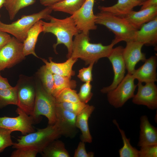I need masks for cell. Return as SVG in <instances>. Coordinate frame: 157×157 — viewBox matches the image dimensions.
Masks as SVG:
<instances>
[{"mask_svg":"<svg viewBox=\"0 0 157 157\" xmlns=\"http://www.w3.org/2000/svg\"><path fill=\"white\" fill-rule=\"evenodd\" d=\"M12 87L9 84L7 78L2 77L0 74V89L10 88Z\"/></svg>","mask_w":157,"mask_h":157,"instance_id":"cell-41","label":"cell"},{"mask_svg":"<svg viewBox=\"0 0 157 157\" xmlns=\"http://www.w3.org/2000/svg\"><path fill=\"white\" fill-rule=\"evenodd\" d=\"M139 6H141V10L157 6V0H147L141 2Z\"/></svg>","mask_w":157,"mask_h":157,"instance_id":"cell-40","label":"cell"},{"mask_svg":"<svg viewBox=\"0 0 157 157\" xmlns=\"http://www.w3.org/2000/svg\"><path fill=\"white\" fill-rule=\"evenodd\" d=\"M96 16V24L104 26L115 34V38L112 41L115 44L122 41L134 40L137 30L124 18L101 11Z\"/></svg>","mask_w":157,"mask_h":157,"instance_id":"cell-4","label":"cell"},{"mask_svg":"<svg viewBox=\"0 0 157 157\" xmlns=\"http://www.w3.org/2000/svg\"><path fill=\"white\" fill-rule=\"evenodd\" d=\"M45 63L47 67L53 74L66 76L71 78L75 74V71L72 70V67L78 60L70 57L65 62L62 63H56L53 62L52 58H49V62L44 58H40Z\"/></svg>","mask_w":157,"mask_h":157,"instance_id":"cell-21","label":"cell"},{"mask_svg":"<svg viewBox=\"0 0 157 157\" xmlns=\"http://www.w3.org/2000/svg\"><path fill=\"white\" fill-rule=\"evenodd\" d=\"M36 77L44 89L52 94L54 85L53 74L45 65L41 66L38 70L36 73Z\"/></svg>","mask_w":157,"mask_h":157,"instance_id":"cell-27","label":"cell"},{"mask_svg":"<svg viewBox=\"0 0 157 157\" xmlns=\"http://www.w3.org/2000/svg\"><path fill=\"white\" fill-rule=\"evenodd\" d=\"M90 40L89 35L83 32L75 35L71 57L80 58L84 61L86 65L95 63L101 58H108L115 45L112 42L110 44L104 46L101 43H91Z\"/></svg>","mask_w":157,"mask_h":157,"instance_id":"cell-1","label":"cell"},{"mask_svg":"<svg viewBox=\"0 0 157 157\" xmlns=\"http://www.w3.org/2000/svg\"><path fill=\"white\" fill-rule=\"evenodd\" d=\"M144 44L135 41L126 42V45L123 50V56L128 73L132 74L135 70L136 64L140 61L144 62L146 59L141 49Z\"/></svg>","mask_w":157,"mask_h":157,"instance_id":"cell-14","label":"cell"},{"mask_svg":"<svg viewBox=\"0 0 157 157\" xmlns=\"http://www.w3.org/2000/svg\"><path fill=\"white\" fill-rule=\"evenodd\" d=\"M53 10L49 6L39 12L28 15H23L10 24L0 21V30L11 34L18 40L23 43L28 31L37 22L42 19L49 20Z\"/></svg>","mask_w":157,"mask_h":157,"instance_id":"cell-5","label":"cell"},{"mask_svg":"<svg viewBox=\"0 0 157 157\" xmlns=\"http://www.w3.org/2000/svg\"><path fill=\"white\" fill-rule=\"evenodd\" d=\"M34 78L35 97L33 112L31 116L35 122L39 121L41 115H44L47 118L48 125H53L56 121V111L57 103L55 97L44 89L37 77Z\"/></svg>","mask_w":157,"mask_h":157,"instance_id":"cell-6","label":"cell"},{"mask_svg":"<svg viewBox=\"0 0 157 157\" xmlns=\"http://www.w3.org/2000/svg\"><path fill=\"white\" fill-rule=\"evenodd\" d=\"M38 152L36 150L27 148L16 149L12 153L11 157H35Z\"/></svg>","mask_w":157,"mask_h":157,"instance_id":"cell-37","label":"cell"},{"mask_svg":"<svg viewBox=\"0 0 157 157\" xmlns=\"http://www.w3.org/2000/svg\"><path fill=\"white\" fill-rule=\"evenodd\" d=\"M1 15H0V17H1Z\"/></svg>","mask_w":157,"mask_h":157,"instance_id":"cell-45","label":"cell"},{"mask_svg":"<svg viewBox=\"0 0 157 157\" xmlns=\"http://www.w3.org/2000/svg\"><path fill=\"white\" fill-rule=\"evenodd\" d=\"M41 20L36 22L28 31L26 37L23 43V52L25 57L32 54L39 58L36 54L35 49L38 36L43 31Z\"/></svg>","mask_w":157,"mask_h":157,"instance_id":"cell-23","label":"cell"},{"mask_svg":"<svg viewBox=\"0 0 157 157\" xmlns=\"http://www.w3.org/2000/svg\"><path fill=\"white\" fill-rule=\"evenodd\" d=\"M6 0H0V9L3 6Z\"/></svg>","mask_w":157,"mask_h":157,"instance_id":"cell-43","label":"cell"},{"mask_svg":"<svg viewBox=\"0 0 157 157\" xmlns=\"http://www.w3.org/2000/svg\"><path fill=\"white\" fill-rule=\"evenodd\" d=\"M94 63L89 64L87 67H83L79 71L78 77L83 82H91L93 80L92 71Z\"/></svg>","mask_w":157,"mask_h":157,"instance_id":"cell-36","label":"cell"},{"mask_svg":"<svg viewBox=\"0 0 157 157\" xmlns=\"http://www.w3.org/2000/svg\"><path fill=\"white\" fill-rule=\"evenodd\" d=\"M18 99L17 106L28 115L33 113L35 97L34 78L20 75L16 85Z\"/></svg>","mask_w":157,"mask_h":157,"instance_id":"cell-7","label":"cell"},{"mask_svg":"<svg viewBox=\"0 0 157 157\" xmlns=\"http://www.w3.org/2000/svg\"><path fill=\"white\" fill-rule=\"evenodd\" d=\"M140 3L138 0H118L117 3L113 6H99L98 8L100 11L123 17L133 10L134 8L139 6Z\"/></svg>","mask_w":157,"mask_h":157,"instance_id":"cell-22","label":"cell"},{"mask_svg":"<svg viewBox=\"0 0 157 157\" xmlns=\"http://www.w3.org/2000/svg\"><path fill=\"white\" fill-rule=\"evenodd\" d=\"M49 22L41 20L43 31L44 33H51L56 37L57 42L53 45L55 52L57 53L56 47L59 44H63L68 50L67 57H71L72 50L73 37L80 31L77 28L74 21L70 17L64 19H59L51 16Z\"/></svg>","mask_w":157,"mask_h":157,"instance_id":"cell-2","label":"cell"},{"mask_svg":"<svg viewBox=\"0 0 157 157\" xmlns=\"http://www.w3.org/2000/svg\"><path fill=\"white\" fill-rule=\"evenodd\" d=\"M123 48L121 46L113 48L108 57L112 65L114 76L111 84L108 86L103 88L101 90V92L102 93L107 94L115 89L125 76L126 69L123 56Z\"/></svg>","mask_w":157,"mask_h":157,"instance_id":"cell-12","label":"cell"},{"mask_svg":"<svg viewBox=\"0 0 157 157\" xmlns=\"http://www.w3.org/2000/svg\"><path fill=\"white\" fill-rule=\"evenodd\" d=\"M140 147L139 157H157V144L146 145Z\"/></svg>","mask_w":157,"mask_h":157,"instance_id":"cell-35","label":"cell"},{"mask_svg":"<svg viewBox=\"0 0 157 157\" xmlns=\"http://www.w3.org/2000/svg\"><path fill=\"white\" fill-rule=\"evenodd\" d=\"M18 99L17 87H14L0 89V108L9 105L17 106Z\"/></svg>","mask_w":157,"mask_h":157,"instance_id":"cell-30","label":"cell"},{"mask_svg":"<svg viewBox=\"0 0 157 157\" xmlns=\"http://www.w3.org/2000/svg\"><path fill=\"white\" fill-rule=\"evenodd\" d=\"M155 83H145L144 85L138 82V91L132 98V102L138 105L146 106L154 110L157 108V86Z\"/></svg>","mask_w":157,"mask_h":157,"instance_id":"cell-13","label":"cell"},{"mask_svg":"<svg viewBox=\"0 0 157 157\" xmlns=\"http://www.w3.org/2000/svg\"><path fill=\"white\" fill-rule=\"evenodd\" d=\"M138 0L140 1V2H142L144 1H146L147 0Z\"/></svg>","mask_w":157,"mask_h":157,"instance_id":"cell-44","label":"cell"},{"mask_svg":"<svg viewBox=\"0 0 157 157\" xmlns=\"http://www.w3.org/2000/svg\"><path fill=\"white\" fill-rule=\"evenodd\" d=\"M23 48V43L13 37L0 49V74L1 71L13 67L24 59Z\"/></svg>","mask_w":157,"mask_h":157,"instance_id":"cell-9","label":"cell"},{"mask_svg":"<svg viewBox=\"0 0 157 157\" xmlns=\"http://www.w3.org/2000/svg\"><path fill=\"white\" fill-rule=\"evenodd\" d=\"M55 97L56 102H76L80 101L77 91L70 88H66L62 90Z\"/></svg>","mask_w":157,"mask_h":157,"instance_id":"cell-31","label":"cell"},{"mask_svg":"<svg viewBox=\"0 0 157 157\" xmlns=\"http://www.w3.org/2000/svg\"><path fill=\"white\" fill-rule=\"evenodd\" d=\"M157 6H153L138 11L133 10L122 17L134 28L138 30L142 26L157 17Z\"/></svg>","mask_w":157,"mask_h":157,"instance_id":"cell-17","label":"cell"},{"mask_svg":"<svg viewBox=\"0 0 157 157\" xmlns=\"http://www.w3.org/2000/svg\"><path fill=\"white\" fill-rule=\"evenodd\" d=\"M54 85L52 95L55 97L62 90L66 88H75L76 81L68 77L53 74Z\"/></svg>","mask_w":157,"mask_h":157,"instance_id":"cell-29","label":"cell"},{"mask_svg":"<svg viewBox=\"0 0 157 157\" xmlns=\"http://www.w3.org/2000/svg\"><path fill=\"white\" fill-rule=\"evenodd\" d=\"M61 135L55 123L53 125H48L43 129H37L36 132L19 136L17 142L14 143L12 147L33 149L41 153L49 144Z\"/></svg>","mask_w":157,"mask_h":157,"instance_id":"cell-3","label":"cell"},{"mask_svg":"<svg viewBox=\"0 0 157 157\" xmlns=\"http://www.w3.org/2000/svg\"><path fill=\"white\" fill-rule=\"evenodd\" d=\"M144 63L138 69H135L132 74L135 79L138 82L145 83L157 81L156 57L152 56L144 61Z\"/></svg>","mask_w":157,"mask_h":157,"instance_id":"cell-16","label":"cell"},{"mask_svg":"<svg viewBox=\"0 0 157 157\" xmlns=\"http://www.w3.org/2000/svg\"><path fill=\"white\" fill-rule=\"evenodd\" d=\"M63 0H40L41 4L45 6H50L54 4L59 2Z\"/></svg>","mask_w":157,"mask_h":157,"instance_id":"cell-42","label":"cell"},{"mask_svg":"<svg viewBox=\"0 0 157 157\" xmlns=\"http://www.w3.org/2000/svg\"><path fill=\"white\" fill-rule=\"evenodd\" d=\"M95 107L93 106L88 105L76 115V126L81 132V141L85 142L90 143L92 141V137L89 131L88 121Z\"/></svg>","mask_w":157,"mask_h":157,"instance_id":"cell-20","label":"cell"},{"mask_svg":"<svg viewBox=\"0 0 157 157\" xmlns=\"http://www.w3.org/2000/svg\"><path fill=\"white\" fill-rule=\"evenodd\" d=\"M13 132L11 130L0 127V153L6 147L13 145L11 135Z\"/></svg>","mask_w":157,"mask_h":157,"instance_id":"cell-33","label":"cell"},{"mask_svg":"<svg viewBox=\"0 0 157 157\" xmlns=\"http://www.w3.org/2000/svg\"><path fill=\"white\" fill-rule=\"evenodd\" d=\"M88 104L79 101L76 102H64L56 104V106L76 115Z\"/></svg>","mask_w":157,"mask_h":157,"instance_id":"cell-32","label":"cell"},{"mask_svg":"<svg viewBox=\"0 0 157 157\" xmlns=\"http://www.w3.org/2000/svg\"><path fill=\"white\" fill-rule=\"evenodd\" d=\"M90 83L87 82L83 84L77 93L80 101L86 104L91 99L93 95L91 92L92 86Z\"/></svg>","mask_w":157,"mask_h":157,"instance_id":"cell-34","label":"cell"},{"mask_svg":"<svg viewBox=\"0 0 157 157\" xmlns=\"http://www.w3.org/2000/svg\"><path fill=\"white\" fill-rule=\"evenodd\" d=\"M94 153L92 152L87 153L86 150L85 142L81 141L78 144L75 150L74 155V157H93Z\"/></svg>","mask_w":157,"mask_h":157,"instance_id":"cell-38","label":"cell"},{"mask_svg":"<svg viewBox=\"0 0 157 157\" xmlns=\"http://www.w3.org/2000/svg\"><path fill=\"white\" fill-rule=\"evenodd\" d=\"M36 0H6L3 6L8 12L10 19H13L21 9L34 4Z\"/></svg>","mask_w":157,"mask_h":157,"instance_id":"cell-28","label":"cell"},{"mask_svg":"<svg viewBox=\"0 0 157 157\" xmlns=\"http://www.w3.org/2000/svg\"><path fill=\"white\" fill-rule=\"evenodd\" d=\"M132 74H127L117 86L107 94L108 101L115 108L122 107L129 99L134 95L137 86Z\"/></svg>","mask_w":157,"mask_h":157,"instance_id":"cell-8","label":"cell"},{"mask_svg":"<svg viewBox=\"0 0 157 157\" xmlns=\"http://www.w3.org/2000/svg\"><path fill=\"white\" fill-rule=\"evenodd\" d=\"M140 124L139 147L157 144V129L149 122L147 116L143 115L140 119Z\"/></svg>","mask_w":157,"mask_h":157,"instance_id":"cell-19","label":"cell"},{"mask_svg":"<svg viewBox=\"0 0 157 157\" xmlns=\"http://www.w3.org/2000/svg\"><path fill=\"white\" fill-rule=\"evenodd\" d=\"M56 116L57 125L61 135L74 138L77 133L76 122V115L56 105Z\"/></svg>","mask_w":157,"mask_h":157,"instance_id":"cell-15","label":"cell"},{"mask_svg":"<svg viewBox=\"0 0 157 157\" xmlns=\"http://www.w3.org/2000/svg\"><path fill=\"white\" fill-rule=\"evenodd\" d=\"M86 0H63L49 7L55 11H60L72 15L83 6Z\"/></svg>","mask_w":157,"mask_h":157,"instance_id":"cell-25","label":"cell"},{"mask_svg":"<svg viewBox=\"0 0 157 157\" xmlns=\"http://www.w3.org/2000/svg\"><path fill=\"white\" fill-rule=\"evenodd\" d=\"M16 112L18 115L15 117H0V127L20 131L23 135L35 131L33 126L35 122L32 117L18 107Z\"/></svg>","mask_w":157,"mask_h":157,"instance_id":"cell-11","label":"cell"},{"mask_svg":"<svg viewBox=\"0 0 157 157\" xmlns=\"http://www.w3.org/2000/svg\"><path fill=\"white\" fill-rule=\"evenodd\" d=\"M113 122L117 127L121 135L123 145L119 150L120 157H139V150L133 147L130 142V139L127 138L124 131L120 129L115 119Z\"/></svg>","mask_w":157,"mask_h":157,"instance_id":"cell-26","label":"cell"},{"mask_svg":"<svg viewBox=\"0 0 157 157\" xmlns=\"http://www.w3.org/2000/svg\"><path fill=\"white\" fill-rule=\"evenodd\" d=\"M41 153L43 157H70L64 143L57 139L49 144Z\"/></svg>","mask_w":157,"mask_h":157,"instance_id":"cell-24","label":"cell"},{"mask_svg":"<svg viewBox=\"0 0 157 157\" xmlns=\"http://www.w3.org/2000/svg\"><path fill=\"white\" fill-rule=\"evenodd\" d=\"M11 38L9 33L0 30V49L6 44Z\"/></svg>","mask_w":157,"mask_h":157,"instance_id":"cell-39","label":"cell"},{"mask_svg":"<svg viewBox=\"0 0 157 157\" xmlns=\"http://www.w3.org/2000/svg\"><path fill=\"white\" fill-rule=\"evenodd\" d=\"M133 41L144 45L156 46L157 43V17L144 24L136 31Z\"/></svg>","mask_w":157,"mask_h":157,"instance_id":"cell-18","label":"cell"},{"mask_svg":"<svg viewBox=\"0 0 157 157\" xmlns=\"http://www.w3.org/2000/svg\"><path fill=\"white\" fill-rule=\"evenodd\" d=\"M94 0H86L82 7L70 16L80 31L89 35L90 30H96V16L93 13Z\"/></svg>","mask_w":157,"mask_h":157,"instance_id":"cell-10","label":"cell"}]
</instances>
